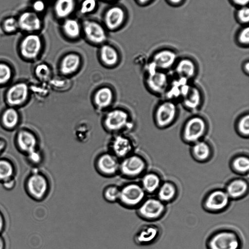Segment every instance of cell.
<instances>
[{"mask_svg": "<svg viewBox=\"0 0 249 249\" xmlns=\"http://www.w3.org/2000/svg\"><path fill=\"white\" fill-rule=\"evenodd\" d=\"M24 188L26 193L31 199L41 201L49 193L50 183L44 174L36 169H33L26 177Z\"/></svg>", "mask_w": 249, "mask_h": 249, "instance_id": "obj_1", "label": "cell"}, {"mask_svg": "<svg viewBox=\"0 0 249 249\" xmlns=\"http://www.w3.org/2000/svg\"><path fill=\"white\" fill-rule=\"evenodd\" d=\"M208 130V124L205 118L198 115L189 117L184 123L181 129L182 140L191 144L203 138Z\"/></svg>", "mask_w": 249, "mask_h": 249, "instance_id": "obj_2", "label": "cell"}, {"mask_svg": "<svg viewBox=\"0 0 249 249\" xmlns=\"http://www.w3.org/2000/svg\"><path fill=\"white\" fill-rule=\"evenodd\" d=\"M145 85L151 93L157 95L165 94L171 80L166 71L157 70L150 61L146 68Z\"/></svg>", "mask_w": 249, "mask_h": 249, "instance_id": "obj_3", "label": "cell"}, {"mask_svg": "<svg viewBox=\"0 0 249 249\" xmlns=\"http://www.w3.org/2000/svg\"><path fill=\"white\" fill-rule=\"evenodd\" d=\"M178 115V108L177 102L166 99L160 102L155 107L154 121L158 128L165 129L175 122Z\"/></svg>", "mask_w": 249, "mask_h": 249, "instance_id": "obj_4", "label": "cell"}, {"mask_svg": "<svg viewBox=\"0 0 249 249\" xmlns=\"http://www.w3.org/2000/svg\"><path fill=\"white\" fill-rule=\"evenodd\" d=\"M131 119L127 111L123 108H116L107 111L103 118V125L110 132L118 133L129 128L132 125Z\"/></svg>", "mask_w": 249, "mask_h": 249, "instance_id": "obj_5", "label": "cell"}, {"mask_svg": "<svg viewBox=\"0 0 249 249\" xmlns=\"http://www.w3.org/2000/svg\"><path fill=\"white\" fill-rule=\"evenodd\" d=\"M31 88L26 82L19 81L10 85L6 90L4 99L9 107L18 108L25 105L28 101Z\"/></svg>", "mask_w": 249, "mask_h": 249, "instance_id": "obj_6", "label": "cell"}, {"mask_svg": "<svg viewBox=\"0 0 249 249\" xmlns=\"http://www.w3.org/2000/svg\"><path fill=\"white\" fill-rule=\"evenodd\" d=\"M145 191L138 183L130 182L120 188L118 202L124 207H138L144 200Z\"/></svg>", "mask_w": 249, "mask_h": 249, "instance_id": "obj_7", "label": "cell"}, {"mask_svg": "<svg viewBox=\"0 0 249 249\" xmlns=\"http://www.w3.org/2000/svg\"><path fill=\"white\" fill-rule=\"evenodd\" d=\"M42 49L40 37L31 33L25 36L21 40L19 47V53L23 59L32 61L39 56Z\"/></svg>", "mask_w": 249, "mask_h": 249, "instance_id": "obj_8", "label": "cell"}, {"mask_svg": "<svg viewBox=\"0 0 249 249\" xmlns=\"http://www.w3.org/2000/svg\"><path fill=\"white\" fill-rule=\"evenodd\" d=\"M145 167V162L142 157L131 154L120 161L119 172L125 178H133L141 175Z\"/></svg>", "mask_w": 249, "mask_h": 249, "instance_id": "obj_9", "label": "cell"}, {"mask_svg": "<svg viewBox=\"0 0 249 249\" xmlns=\"http://www.w3.org/2000/svg\"><path fill=\"white\" fill-rule=\"evenodd\" d=\"M207 249H241L239 237L232 232L223 231L211 237L207 243Z\"/></svg>", "mask_w": 249, "mask_h": 249, "instance_id": "obj_10", "label": "cell"}, {"mask_svg": "<svg viewBox=\"0 0 249 249\" xmlns=\"http://www.w3.org/2000/svg\"><path fill=\"white\" fill-rule=\"evenodd\" d=\"M17 149L25 156L38 149V140L32 131L27 128L18 130L15 137Z\"/></svg>", "mask_w": 249, "mask_h": 249, "instance_id": "obj_11", "label": "cell"}, {"mask_svg": "<svg viewBox=\"0 0 249 249\" xmlns=\"http://www.w3.org/2000/svg\"><path fill=\"white\" fill-rule=\"evenodd\" d=\"M95 166L97 171L105 177H112L119 172L120 161L109 152L100 154L96 159Z\"/></svg>", "mask_w": 249, "mask_h": 249, "instance_id": "obj_12", "label": "cell"}, {"mask_svg": "<svg viewBox=\"0 0 249 249\" xmlns=\"http://www.w3.org/2000/svg\"><path fill=\"white\" fill-rule=\"evenodd\" d=\"M110 152L118 159H122L132 154L134 145L127 136L118 134L114 136L109 143Z\"/></svg>", "mask_w": 249, "mask_h": 249, "instance_id": "obj_13", "label": "cell"}, {"mask_svg": "<svg viewBox=\"0 0 249 249\" xmlns=\"http://www.w3.org/2000/svg\"><path fill=\"white\" fill-rule=\"evenodd\" d=\"M203 100V95L200 89L196 85L190 84L180 101L186 109L195 111L202 106Z\"/></svg>", "mask_w": 249, "mask_h": 249, "instance_id": "obj_14", "label": "cell"}, {"mask_svg": "<svg viewBox=\"0 0 249 249\" xmlns=\"http://www.w3.org/2000/svg\"><path fill=\"white\" fill-rule=\"evenodd\" d=\"M178 59L175 51L164 49L154 53L150 61L157 70L166 72L174 68Z\"/></svg>", "mask_w": 249, "mask_h": 249, "instance_id": "obj_15", "label": "cell"}, {"mask_svg": "<svg viewBox=\"0 0 249 249\" xmlns=\"http://www.w3.org/2000/svg\"><path fill=\"white\" fill-rule=\"evenodd\" d=\"M138 207L139 214L144 219L150 220L158 218L164 210L162 202L155 198L143 200Z\"/></svg>", "mask_w": 249, "mask_h": 249, "instance_id": "obj_16", "label": "cell"}, {"mask_svg": "<svg viewBox=\"0 0 249 249\" xmlns=\"http://www.w3.org/2000/svg\"><path fill=\"white\" fill-rule=\"evenodd\" d=\"M176 77L190 81L196 75L197 66L195 61L189 57L178 59L174 68Z\"/></svg>", "mask_w": 249, "mask_h": 249, "instance_id": "obj_17", "label": "cell"}, {"mask_svg": "<svg viewBox=\"0 0 249 249\" xmlns=\"http://www.w3.org/2000/svg\"><path fill=\"white\" fill-rule=\"evenodd\" d=\"M114 94L108 86H102L95 90L92 102L97 110L103 111L108 108L113 103Z\"/></svg>", "mask_w": 249, "mask_h": 249, "instance_id": "obj_18", "label": "cell"}, {"mask_svg": "<svg viewBox=\"0 0 249 249\" xmlns=\"http://www.w3.org/2000/svg\"><path fill=\"white\" fill-rule=\"evenodd\" d=\"M17 19L19 29L31 34L38 31L42 26L40 18L34 11L23 12Z\"/></svg>", "mask_w": 249, "mask_h": 249, "instance_id": "obj_19", "label": "cell"}, {"mask_svg": "<svg viewBox=\"0 0 249 249\" xmlns=\"http://www.w3.org/2000/svg\"><path fill=\"white\" fill-rule=\"evenodd\" d=\"M83 30L86 37L92 43L99 44L106 40L105 30L98 22L91 20L85 21Z\"/></svg>", "mask_w": 249, "mask_h": 249, "instance_id": "obj_20", "label": "cell"}, {"mask_svg": "<svg viewBox=\"0 0 249 249\" xmlns=\"http://www.w3.org/2000/svg\"><path fill=\"white\" fill-rule=\"evenodd\" d=\"M81 59L75 53L65 55L61 59L59 69L61 75L68 77L75 73L80 68Z\"/></svg>", "mask_w": 249, "mask_h": 249, "instance_id": "obj_21", "label": "cell"}, {"mask_svg": "<svg viewBox=\"0 0 249 249\" xmlns=\"http://www.w3.org/2000/svg\"><path fill=\"white\" fill-rule=\"evenodd\" d=\"M21 120L18 108L9 107L4 108L0 115V124L3 128L11 131L19 125Z\"/></svg>", "mask_w": 249, "mask_h": 249, "instance_id": "obj_22", "label": "cell"}, {"mask_svg": "<svg viewBox=\"0 0 249 249\" xmlns=\"http://www.w3.org/2000/svg\"><path fill=\"white\" fill-rule=\"evenodd\" d=\"M229 196L227 193L216 190L207 196L205 201L206 208L212 211H219L225 208L229 202Z\"/></svg>", "mask_w": 249, "mask_h": 249, "instance_id": "obj_23", "label": "cell"}, {"mask_svg": "<svg viewBox=\"0 0 249 249\" xmlns=\"http://www.w3.org/2000/svg\"><path fill=\"white\" fill-rule=\"evenodd\" d=\"M125 14L123 9L118 6L110 8L106 12L104 17V22L106 27L112 30L119 27L124 21Z\"/></svg>", "mask_w": 249, "mask_h": 249, "instance_id": "obj_24", "label": "cell"}, {"mask_svg": "<svg viewBox=\"0 0 249 249\" xmlns=\"http://www.w3.org/2000/svg\"><path fill=\"white\" fill-rule=\"evenodd\" d=\"M99 55L102 64L106 67H115L119 63V54L115 49L110 45H103L100 48Z\"/></svg>", "mask_w": 249, "mask_h": 249, "instance_id": "obj_25", "label": "cell"}, {"mask_svg": "<svg viewBox=\"0 0 249 249\" xmlns=\"http://www.w3.org/2000/svg\"><path fill=\"white\" fill-rule=\"evenodd\" d=\"M158 233V230L155 227H143L136 233L134 239L139 244H149L155 240Z\"/></svg>", "mask_w": 249, "mask_h": 249, "instance_id": "obj_26", "label": "cell"}, {"mask_svg": "<svg viewBox=\"0 0 249 249\" xmlns=\"http://www.w3.org/2000/svg\"><path fill=\"white\" fill-rule=\"evenodd\" d=\"M192 145L191 151L194 157L199 160H205L211 156L212 149L208 142L201 140Z\"/></svg>", "mask_w": 249, "mask_h": 249, "instance_id": "obj_27", "label": "cell"}, {"mask_svg": "<svg viewBox=\"0 0 249 249\" xmlns=\"http://www.w3.org/2000/svg\"><path fill=\"white\" fill-rule=\"evenodd\" d=\"M17 170L14 163L6 158L0 157V183L16 177Z\"/></svg>", "mask_w": 249, "mask_h": 249, "instance_id": "obj_28", "label": "cell"}, {"mask_svg": "<svg viewBox=\"0 0 249 249\" xmlns=\"http://www.w3.org/2000/svg\"><path fill=\"white\" fill-rule=\"evenodd\" d=\"M74 7V0H56L54 5V10L58 18H65L73 11Z\"/></svg>", "mask_w": 249, "mask_h": 249, "instance_id": "obj_29", "label": "cell"}, {"mask_svg": "<svg viewBox=\"0 0 249 249\" xmlns=\"http://www.w3.org/2000/svg\"><path fill=\"white\" fill-rule=\"evenodd\" d=\"M248 189V184L241 179L234 180L227 188V194L232 198H237L243 195Z\"/></svg>", "mask_w": 249, "mask_h": 249, "instance_id": "obj_30", "label": "cell"}, {"mask_svg": "<svg viewBox=\"0 0 249 249\" xmlns=\"http://www.w3.org/2000/svg\"><path fill=\"white\" fill-rule=\"evenodd\" d=\"M34 74L36 78L41 83H49L53 78L51 68L44 63H39L35 67Z\"/></svg>", "mask_w": 249, "mask_h": 249, "instance_id": "obj_31", "label": "cell"}, {"mask_svg": "<svg viewBox=\"0 0 249 249\" xmlns=\"http://www.w3.org/2000/svg\"><path fill=\"white\" fill-rule=\"evenodd\" d=\"M160 178L154 173L145 175L142 180V186L144 191L153 193L160 186Z\"/></svg>", "mask_w": 249, "mask_h": 249, "instance_id": "obj_32", "label": "cell"}, {"mask_svg": "<svg viewBox=\"0 0 249 249\" xmlns=\"http://www.w3.org/2000/svg\"><path fill=\"white\" fill-rule=\"evenodd\" d=\"M14 75L13 67L6 62L0 61V87L8 85L13 79Z\"/></svg>", "mask_w": 249, "mask_h": 249, "instance_id": "obj_33", "label": "cell"}, {"mask_svg": "<svg viewBox=\"0 0 249 249\" xmlns=\"http://www.w3.org/2000/svg\"><path fill=\"white\" fill-rule=\"evenodd\" d=\"M62 29L65 34L70 38H76L80 34V25L74 19H67L63 23Z\"/></svg>", "mask_w": 249, "mask_h": 249, "instance_id": "obj_34", "label": "cell"}, {"mask_svg": "<svg viewBox=\"0 0 249 249\" xmlns=\"http://www.w3.org/2000/svg\"><path fill=\"white\" fill-rule=\"evenodd\" d=\"M237 133L241 137L248 138L249 136V114L241 115L235 124Z\"/></svg>", "mask_w": 249, "mask_h": 249, "instance_id": "obj_35", "label": "cell"}, {"mask_svg": "<svg viewBox=\"0 0 249 249\" xmlns=\"http://www.w3.org/2000/svg\"><path fill=\"white\" fill-rule=\"evenodd\" d=\"M176 193L175 186L170 182H165L160 187L158 196L161 201H168L174 197Z\"/></svg>", "mask_w": 249, "mask_h": 249, "instance_id": "obj_36", "label": "cell"}, {"mask_svg": "<svg viewBox=\"0 0 249 249\" xmlns=\"http://www.w3.org/2000/svg\"><path fill=\"white\" fill-rule=\"evenodd\" d=\"M120 192V188L115 185L106 187L103 193L104 199L110 203L118 201Z\"/></svg>", "mask_w": 249, "mask_h": 249, "instance_id": "obj_37", "label": "cell"}, {"mask_svg": "<svg viewBox=\"0 0 249 249\" xmlns=\"http://www.w3.org/2000/svg\"><path fill=\"white\" fill-rule=\"evenodd\" d=\"M234 169L240 173H246L249 169V158L245 156H239L235 158L232 162Z\"/></svg>", "mask_w": 249, "mask_h": 249, "instance_id": "obj_38", "label": "cell"}, {"mask_svg": "<svg viewBox=\"0 0 249 249\" xmlns=\"http://www.w3.org/2000/svg\"><path fill=\"white\" fill-rule=\"evenodd\" d=\"M2 28L8 33L16 32L19 29L18 19L13 17L6 18L3 21Z\"/></svg>", "mask_w": 249, "mask_h": 249, "instance_id": "obj_39", "label": "cell"}, {"mask_svg": "<svg viewBox=\"0 0 249 249\" xmlns=\"http://www.w3.org/2000/svg\"><path fill=\"white\" fill-rule=\"evenodd\" d=\"M49 83H51V87L55 89L57 91H62V87L64 90H66L70 86V80L62 77H57L52 79L50 81Z\"/></svg>", "mask_w": 249, "mask_h": 249, "instance_id": "obj_40", "label": "cell"}, {"mask_svg": "<svg viewBox=\"0 0 249 249\" xmlns=\"http://www.w3.org/2000/svg\"><path fill=\"white\" fill-rule=\"evenodd\" d=\"M25 157L27 161L34 166L39 165L42 160V154L38 149L28 154Z\"/></svg>", "mask_w": 249, "mask_h": 249, "instance_id": "obj_41", "label": "cell"}, {"mask_svg": "<svg viewBox=\"0 0 249 249\" xmlns=\"http://www.w3.org/2000/svg\"><path fill=\"white\" fill-rule=\"evenodd\" d=\"M237 20L241 24H248L249 21V9L247 6L239 7L236 12Z\"/></svg>", "mask_w": 249, "mask_h": 249, "instance_id": "obj_42", "label": "cell"}, {"mask_svg": "<svg viewBox=\"0 0 249 249\" xmlns=\"http://www.w3.org/2000/svg\"><path fill=\"white\" fill-rule=\"evenodd\" d=\"M97 5L96 0H84L80 6V11L82 14H87L93 11Z\"/></svg>", "mask_w": 249, "mask_h": 249, "instance_id": "obj_43", "label": "cell"}, {"mask_svg": "<svg viewBox=\"0 0 249 249\" xmlns=\"http://www.w3.org/2000/svg\"><path fill=\"white\" fill-rule=\"evenodd\" d=\"M237 40L243 46H248L249 43V28L248 26L242 29L238 34Z\"/></svg>", "mask_w": 249, "mask_h": 249, "instance_id": "obj_44", "label": "cell"}, {"mask_svg": "<svg viewBox=\"0 0 249 249\" xmlns=\"http://www.w3.org/2000/svg\"><path fill=\"white\" fill-rule=\"evenodd\" d=\"M45 4L42 0H36L32 4L34 12L38 13L42 12L45 9Z\"/></svg>", "mask_w": 249, "mask_h": 249, "instance_id": "obj_45", "label": "cell"}, {"mask_svg": "<svg viewBox=\"0 0 249 249\" xmlns=\"http://www.w3.org/2000/svg\"><path fill=\"white\" fill-rule=\"evenodd\" d=\"M16 182V178L14 177L2 182L1 184L4 189L10 191L15 187Z\"/></svg>", "mask_w": 249, "mask_h": 249, "instance_id": "obj_46", "label": "cell"}, {"mask_svg": "<svg viewBox=\"0 0 249 249\" xmlns=\"http://www.w3.org/2000/svg\"><path fill=\"white\" fill-rule=\"evenodd\" d=\"M6 228V220L2 212L0 210V234L4 231Z\"/></svg>", "mask_w": 249, "mask_h": 249, "instance_id": "obj_47", "label": "cell"}, {"mask_svg": "<svg viewBox=\"0 0 249 249\" xmlns=\"http://www.w3.org/2000/svg\"><path fill=\"white\" fill-rule=\"evenodd\" d=\"M232 3L238 8L246 6L248 5L249 0H231Z\"/></svg>", "mask_w": 249, "mask_h": 249, "instance_id": "obj_48", "label": "cell"}, {"mask_svg": "<svg viewBox=\"0 0 249 249\" xmlns=\"http://www.w3.org/2000/svg\"><path fill=\"white\" fill-rule=\"evenodd\" d=\"M7 147V142L6 141L2 138H0V156L4 152Z\"/></svg>", "mask_w": 249, "mask_h": 249, "instance_id": "obj_49", "label": "cell"}, {"mask_svg": "<svg viewBox=\"0 0 249 249\" xmlns=\"http://www.w3.org/2000/svg\"><path fill=\"white\" fill-rule=\"evenodd\" d=\"M169 3L174 6H178L181 4L184 0H167Z\"/></svg>", "mask_w": 249, "mask_h": 249, "instance_id": "obj_50", "label": "cell"}, {"mask_svg": "<svg viewBox=\"0 0 249 249\" xmlns=\"http://www.w3.org/2000/svg\"><path fill=\"white\" fill-rule=\"evenodd\" d=\"M243 71L246 74V75H248L249 73V62L248 60L246 61L243 65Z\"/></svg>", "mask_w": 249, "mask_h": 249, "instance_id": "obj_51", "label": "cell"}, {"mask_svg": "<svg viewBox=\"0 0 249 249\" xmlns=\"http://www.w3.org/2000/svg\"><path fill=\"white\" fill-rule=\"evenodd\" d=\"M6 248V243L4 238L2 236V234H0V249H5Z\"/></svg>", "mask_w": 249, "mask_h": 249, "instance_id": "obj_52", "label": "cell"}, {"mask_svg": "<svg viewBox=\"0 0 249 249\" xmlns=\"http://www.w3.org/2000/svg\"><path fill=\"white\" fill-rule=\"evenodd\" d=\"M139 3L142 5H144L150 2L152 0H137Z\"/></svg>", "mask_w": 249, "mask_h": 249, "instance_id": "obj_53", "label": "cell"}, {"mask_svg": "<svg viewBox=\"0 0 249 249\" xmlns=\"http://www.w3.org/2000/svg\"><path fill=\"white\" fill-rule=\"evenodd\" d=\"M108 0V1H114V0Z\"/></svg>", "mask_w": 249, "mask_h": 249, "instance_id": "obj_54", "label": "cell"}]
</instances>
